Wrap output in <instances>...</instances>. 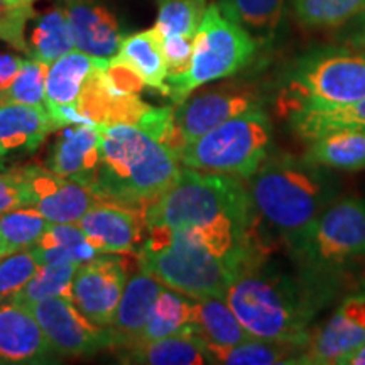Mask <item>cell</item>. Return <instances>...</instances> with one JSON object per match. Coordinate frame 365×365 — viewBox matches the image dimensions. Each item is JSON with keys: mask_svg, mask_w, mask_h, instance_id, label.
<instances>
[{"mask_svg": "<svg viewBox=\"0 0 365 365\" xmlns=\"http://www.w3.org/2000/svg\"><path fill=\"white\" fill-rule=\"evenodd\" d=\"M203 2H207V0H203Z\"/></svg>", "mask_w": 365, "mask_h": 365, "instance_id": "7dc6e473", "label": "cell"}, {"mask_svg": "<svg viewBox=\"0 0 365 365\" xmlns=\"http://www.w3.org/2000/svg\"><path fill=\"white\" fill-rule=\"evenodd\" d=\"M113 59L129 65L148 88L168 97V66L164 61L161 36L154 27L122 38Z\"/></svg>", "mask_w": 365, "mask_h": 365, "instance_id": "d4e9b609", "label": "cell"}, {"mask_svg": "<svg viewBox=\"0 0 365 365\" xmlns=\"http://www.w3.org/2000/svg\"><path fill=\"white\" fill-rule=\"evenodd\" d=\"M180 173L175 150L140 127L100 125V164L93 191L103 202L145 212Z\"/></svg>", "mask_w": 365, "mask_h": 365, "instance_id": "3957f363", "label": "cell"}, {"mask_svg": "<svg viewBox=\"0 0 365 365\" xmlns=\"http://www.w3.org/2000/svg\"><path fill=\"white\" fill-rule=\"evenodd\" d=\"M48 66L38 59H22L16 78L4 95L2 102H16L33 107H43L46 102V75Z\"/></svg>", "mask_w": 365, "mask_h": 365, "instance_id": "8d00e7d4", "label": "cell"}, {"mask_svg": "<svg viewBox=\"0 0 365 365\" xmlns=\"http://www.w3.org/2000/svg\"><path fill=\"white\" fill-rule=\"evenodd\" d=\"M349 24V29L344 34V41L354 48L365 49V11L360 12Z\"/></svg>", "mask_w": 365, "mask_h": 365, "instance_id": "7bdbcfd3", "label": "cell"}, {"mask_svg": "<svg viewBox=\"0 0 365 365\" xmlns=\"http://www.w3.org/2000/svg\"><path fill=\"white\" fill-rule=\"evenodd\" d=\"M59 7L70 21L76 49L102 59L115 56L122 34L103 0H59Z\"/></svg>", "mask_w": 365, "mask_h": 365, "instance_id": "d6986e66", "label": "cell"}, {"mask_svg": "<svg viewBox=\"0 0 365 365\" xmlns=\"http://www.w3.org/2000/svg\"><path fill=\"white\" fill-rule=\"evenodd\" d=\"M262 102L257 91L244 85L210 86L198 93H191L175 107V122L182 144L215 129L240 113L261 108Z\"/></svg>", "mask_w": 365, "mask_h": 365, "instance_id": "4fadbf2b", "label": "cell"}, {"mask_svg": "<svg viewBox=\"0 0 365 365\" xmlns=\"http://www.w3.org/2000/svg\"><path fill=\"white\" fill-rule=\"evenodd\" d=\"M129 279L127 264L117 254H100L81 264L73 277L70 299L97 327L108 328Z\"/></svg>", "mask_w": 365, "mask_h": 365, "instance_id": "7c38bea8", "label": "cell"}, {"mask_svg": "<svg viewBox=\"0 0 365 365\" xmlns=\"http://www.w3.org/2000/svg\"><path fill=\"white\" fill-rule=\"evenodd\" d=\"M107 63L108 59H103L86 81L78 100L80 115L86 124L137 125L150 105L144 103L137 93L117 90L105 75Z\"/></svg>", "mask_w": 365, "mask_h": 365, "instance_id": "ac0fdd59", "label": "cell"}, {"mask_svg": "<svg viewBox=\"0 0 365 365\" xmlns=\"http://www.w3.org/2000/svg\"><path fill=\"white\" fill-rule=\"evenodd\" d=\"M78 225L98 254L137 255L148 235L143 210L103 200L85 213Z\"/></svg>", "mask_w": 365, "mask_h": 365, "instance_id": "9a60e30c", "label": "cell"}, {"mask_svg": "<svg viewBox=\"0 0 365 365\" xmlns=\"http://www.w3.org/2000/svg\"><path fill=\"white\" fill-rule=\"evenodd\" d=\"M49 225L51 223L46 220L43 213L29 205L9 210L0 217V240L6 254L31 249Z\"/></svg>", "mask_w": 365, "mask_h": 365, "instance_id": "836d02e7", "label": "cell"}, {"mask_svg": "<svg viewBox=\"0 0 365 365\" xmlns=\"http://www.w3.org/2000/svg\"><path fill=\"white\" fill-rule=\"evenodd\" d=\"M22 65V58L14 56V54L0 53V102L4 100V95L11 86L12 80L16 78L17 71Z\"/></svg>", "mask_w": 365, "mask_h": 365, "instance_id": "b9f144b4", "label": "cell"}, {"mask_svg": "<svg viewBox=\"0 0 365 365\" xmlns=\"http://www.w3.org/2000/svg\"><path fill=\"white\" fill-rule=\"evenodd\" d=\"M137 261L164 286L195 299L223 296L240 274L185 228H148Z\"/></svg>", "mask_w": 365, "mask_h": 365, "instance_id": "5b68a950", "label": "cell"}, {"mask_svg": "<svg viewBox=\"0 0 365 365\" xmlns=\"http://www.w3.org/2000/svg\"><path fill=\"white\" fill-rule=\"evenodd\" d=\"M54 130L59 127L46 108L0 102V159L34 153Z\"/></svg>", "mask_w": 365, "mask_h": 365, "instance_id": "7402d4cb", "label": "cell"}, {"mask_svg": "<svg viewBox=\"0 0 365 365\" xmlns=\"http://www.w3.org/2000/svg\"><path fill=\"white\" fill-rule=\"evenodd\" d=\"M76 49L70 21L61 7L49 9L36 17V24L27 43V54L46 65Z\"/></svg>", "mask_w": 365, "mask_h": 365, "instance_id": "f546056e", "label": "cell"}, {"mask_svg": "<svg viewBox=\"0 0 365 365\" xmlns=\"http://www.w3.org/2000/svg\"><path fill=\"white\" fill-rule=\"evenodd\" d=\"M345 365H365V344L346 359Z\"/></svg>", "mask_w": 365, "mask_h": 365, "instance_id": "ee69618b", "label": "cell"}, {"mask_svg": "<svg viewBox=\"0 0 365 365\" xmlns=\"http://www.w3.org/2000/svg\"><path fill=\"white\" fill-rule=\"evenodd\" d=\"M272 125L266 112L254 108L208 130L180 150L181 166L249 180L266 161Z\"/></svg>", "mask_w": 365, "mask_h": 365, "instance_id": "9c48e42d", "label": "cell"}, {"mask_svg": "<svg viewBox=\"0 0 365 365\" xmlns=\"http://www.w3.org/2000/svg\"><path fill=\"white\" fill-rule=\"evenodd\" d=\"M54 357L31 308L16 301L0 304V364H49Z\"/></svg>", "mask_w": 365, "mask_h": 365, "instance_id": "e0dca14e", "label": "cell"}, {"mask_svg": "<svg viewBox=\"0 0 365 365\" xmlns=\"http://www.w3.org/2000/svg\"><path fill=\"white\" fill-rule=\"evenodd\" d=\"M36 0H0V41L27 53L26 26L36 17Z\"/></svg>", "mask_w": 365, "mask_h": 365, "instance_id": "f35d334b", "label": "cell"}, {"mask_svg": "<svg viewBox=\"0 0 365 365\" xmlns=\"http://www.w3.org/2000/svg\"><path fill=\"white\" fill-rule=\"evenodd\" d=\"M26 193V205L43 213L49 223H78L100 202L98 195L83 182L63 178L41 164L16 168Z\"/></svg>", "mask_w": 365, "mask_h": 365, "instance_id": "8fae6325", "label": "cell"}, {"mask_svg": "<svg viewBox=\"0 0 365 365\" xmlns=\"http://www.w3.org/2000/svg\"><path fill=\"white\" fill-rule=\"evenodd\" d=\"M148 228L250 230L257 227L249 188L242 180L185 168L144 212Z\"/></svg>", "mask_w": 365, "mask_h": 365, "instance_id": "277c9868", "label": "cell"}, {"mask_svg": "<svg viewBox=\"0 0 365 365\" xmlns=\"http://www.w3.org/2000/svg\"><path fill=\"white\" fill-rule=\"evenodd\" d=\"M39 262L31 249L7 254L0 261V304L9 303L33 277Z\"/></svg>", "mask_w": 365, "mask_h": 365, "instance_id": "74e56055", "label": "cell"}, {"mask_svg": "<svg viewBox=\"0 0 365 365\" xmlns=\"http://www.w3.org/2000/svg\"><path fill=\"white\" fill-rule=\"evenodd\" d=\"M29 308L58 357H88L113 349L108 328L97 327L85 318L70 296H53Z\"/></svg>", "mask_w": 365, "mask_h": 365, "instance_id": "30bf717a", "label": "cell"}, {"mask_svg": "<svg viewBox=\"0 0 365 365\" xmlns=\"http://www.w3.org/2000/svg\"><path fill=\"white\" fill-rule=\"evenodd\" d=\"M118 359L125 364L144 365L213 364L195 325L178 335L153 341H140V344L118 350Z\"/></svg>", "mask_w": 365, "mask_h": 365, "instance_id": "603a6c76", "label": "cell"}, {"mask_svg": "<svg viewBox=\"0 0 365 365\" xmlns=\"http://www.w3.org/2000/svg\"><path fill=\"white\" fill-rule=\"evenodd\" d=\"M98 164L100 125L73 124L63 127L48 158L49 170L93 190Z\"/></svg>", "mask_w": 365, "mask_h": 365, "instance_id": "ffe728a7", "label": "cell"}, {"mask_svg": "<svg viewBox=\"0 0 365 365\" xmlns=\"http://www.w3.org/2000/svg\"><path fill=\"white\" fill-rule=\"evenodd\" d=\"M287 249L298 272L336 291V279L365 262V198H336Z\"/></svg>", "mask_w": 365, "mask_h": 365, "instance_id": "8992f818", "label": "cell"}, {"mask_svg": "<svg viewBox=\"0 0 365 365\" xmlns=\"http://www.w3.org/2000/svg\"><path fill=\"white\" fill-rule=\"evenodd\" d=\"M213 364L227 365H276V364H299L304 345L289 341L250 339L237 345L218 346L205 345Z\"/></svg>", "mask_w": 365, "mask_h": 365, "instance_id": "484cf974", "label": "cell"}, {"mask_svg": "<svg viewBox=\"0 0 365 365\" xmlns=\"http://www.w3.org/2000/svg\"><path fill=\"white\" fill-rule=\"evenodd\" d=\"M365 344V291L341 301L336 312L317 333H309L299 364L345 365Z\"/></svg>", "mask_w": 365, "mask_h": 365, "instance_id": "5bb4252c", "label": "cell"}, {"mask_svg": "<svg viewBox=\"0 0 365 365\" xmlns=\"http://www.w3.org/2000/svg\"><path fill=\"white\" fill-rule=\"evenodd\" d=\"M257 39L235 21L228 19L217 2L205 7L196 31L190 68L168 78V97L181 103L200 86L235 75L252 61Z\"/></svg>", "mask_w": 365, "mask_h": 365, "instance_id": "ba28073f", "label": "cell"}, {"mask_svg": "<svg viewBox=\"0 0 365 365\" xmlns=\"http://www.w3.org/2000/svg\"><path fill=\"white\" fill-rule=\"evenodd\" d=\"M163 287L161 281L140 267L135 274L129 276L112 323L108 325V331L113 339V349L122 350L139 344L154 301Z\"/></svg>", "mask_w": 365, "mask_h": 365, "instance_id": "44dd1931", "label": "cell"}, {"mask_svg": "<svg viewBox=\"0 0 365 365\" xmlns=\"http://www.w3.org/2000/svg\"><path fill=\"white\" fill-rule=\"evenodd\" d=\"M158 19L154 29L159 36L195 38L205 12L203 0H156Z\"/></svg>", "mask_w": 365, "mask_h": 365, "instance_id": "d590c367", "label": "cell"}, {"mask_svg": "<svg viewBox=\"0 0 365 365\" xmlns=\"http://www.w3.org/2000/svg\"><path fill=\"white\" fill-rule=\"evenodd\" d=\"M102 61V58L73 49L48 66L44 108L59 129L73 124H86L78 112V100L90 75Z\"/></svg>", "mask_w": 365, "mask_h": 365, "instance_id": "2e32d148", "label": "cell"}, {"mask_svg": "<svg viewBox=\"0 0 365 365\" xmlns=\"http://www.w3.org/2000/svg\"><path fill=\"white\" fill-rule=\"evenodd\" d=\"M360 289L365 291V267H364L362 276H360Z\"/></svg>", "mask_w": 365, "mask_h": 365, "instance_id": "f6af8a7d", "label": "cell"}, {"mask_svg": "<svg viewBox=\"0 0 365 365\" xmlns=\"http://www.w3.org/2000/svg\"><path fill=\"white\" fill-rule=\"evenodd\" d=\"M304 158L331 171L365 170V129L336 127L307 140Z\"/></svg>", "mask_w": 365, "mask_h": 365, "instance_id": "cb8c5ba5", "label": "cell"}, {"mask_svg": "<svg viewBox=\"0 0 365 365\" xmlns=\"http://www.w3.org/2000/svg\"><path fill=\"white\" fill-rule=\"evenodd\" d=\"M76 269H78V264L73 262L39 264L33 277L12 301L29 308L34 303L53 298V296H70Z\"/></svg>", "mask_w": 365, "mask_h": 365, "instance_id": "e575fe53", "label": "cell"}, {"mask_svg": "<svg viewBox=\"0 0 365 365\" xmlns=\"http://www.w3.org/2000/svg\"><path fill=\"white\" fill-rule=\"evenodd\" d=\"M365 98V49L325 48L294 63L279 91L282 115Z\"/></svg>", "mask_w": 365, "mask_h": 365, "instance_id": "52a82bcc", "label": "cell"}, {"mask_svg": "<svg viewBox=\"0 0 365 365\" xmlns=\"http://www.w3.org/2000/svg\"><path fill=\"white\" fill-rule=\"evenodd\" d=\"M31 250L39 264L73 262L81 266L100 255L78 223H51Z\"/></svg>", "mask_w": 365, "mask_h": 365, "instance_id": "83f0119b", "label": "cell"}, {"mask_svg": "<svg viewBox=\"0 0 365 365\" xmlns=\"http://www.w3.org/2000/svg\"><path fill=\"white\" fill-rule=\"evenodd\" d=\"M22 205H26V193L16 168L7 173H0V217Z\"/></svg>", "mask_w": 365, "mask_h": 365, "instance_id": "60d3db41", "label": "cell"}, {"mask_svg": "<svg viewBox=\"0 0 365 365\" xmlns=\"http://www.w3.org/2000/svg\"><path fill=\"white\" fill-rule=\"evenodd\" d=\"M222 12L259 41H271L279 29L284 0H220Z\"/></svg>", "mask_w": 365, "mask_h": 365, "instance_id": "1f68e13d", "label": "cell"}, {"mask_svg": "<svg viewBox=\"0 0 365 365\" xmlns=\"http://www.w3.org/2000/svg\"><path fill=\"white\" fill-rule=\"evenodd\" d=\"M195 325V298L164 286L158 294L140 341L178 335Z\"/></svg>", "mask_w": 365, "mask_h": 365, "instance_id": "f1b7e54d", "label": "cell"}, {"mask_svg": "<svg viewBox=\"0 0 365 365\" xmlns=\"http://www.w3.org/2000/svg\"><path fill=\"white\" fill-rule=\"evenodd\" d=\"M195 327L205 345L230 346L250 339L223 296L195 299Z\"/></svg>", "mask_w": 365, "mask_h": 365, "instance_id": "4316f807", "label": "cell"}, {"mask_svg": "<svg viewBox=\"0 0 365 365\" xmlns=\"http://www.w3.org/2000/svg\"><path fill=\"white\" fill-rule=\"evenodd\" d=\"M333 296L301 272L289 276L262 261L242 271L223 298L252 339L307 345L309 323Z\"/></svg>", "mask_w": 365, "mask_h": 365, "instance_id": "6da1fadb", "label": "cell"}, {"mask_svg": "<svg viewBox=\"0 0 365 365\" xmlns=\"http://www.w3.org/2000/svg\"><path fill=\"white\" fill-rule=\"evenodd\" d=\"M296 21L308 29L346 26L365 11V0H291Z\"/></svg>", "mask_w": 365, "mask_h": 365, "instance_id": "d6a6232c", "label": "cell"}, {"mask_svg": "<svg viewBox=\"0 0 365 365\" xmlns=\"http://www.w3.org/2000/svg\"><path fill=\"white\" fill-rule=\"evenodd\" d=\"M6 249H4V244H2V240H0V261H2L4 257H6Z\"/></svg>", "mask_w": 365, "mask_h": 365, "instance_id": "bcb514c9", "label": "cell"}, {"mask_svg": "<svg viewBox=\"0 0 365 365\" xmlns=\"http://www.w3.org/2000/svg\"><path fill=\"white\" fill-rule=\"evenodd\" d=\"M291 129L304 140L318 135L319 132L336 127L365 129V98L357 102L336 105V107L303 108L287 115Z\"/></svg>", "mask_w": 365, "mask_h": 365, "instance_id": "4dcf8cb0", "label": "cell"}, {"mask_svg": "<svg viewBox=\"0 0 365 365\" xmlns=\"http://www.w3.org/2000/svg\"><path fill=\"white\" fill-rule=\"evenodd\" d=\"M193 43L195 38H186V36H161L168 78L180 76L188 70L191 56H193Z\"/></svg>", "mask_w": 365, "mask_h": 365, "instance_id": "ab89813d", "label": "cell"}, {"mask_svg": "<svg viewBox=\"0 0 365 365\" xmlns=\"http://www.w3.org/2000/svg\"><path fill=\"white\" fill-rule=\"evenodd\" d=\"M247 188L259 220L291 247L339 198L340 180L304 156L279 154L266 158Z\"/></svg>", "mask_w": 365, "mask_h": 365, "instance_id": "7a4b0ae2", "label": "cell"}]
</instances>
